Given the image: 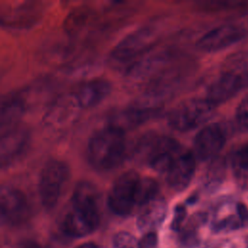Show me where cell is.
Here are the masks:
<instances>
[{
    "mask_svg": "<svg viewBox=\"0 0 248 248\" xmlns=\"http://www.w3.org/2000/svg\"><path fill=\"white\" fill-rule=\"evenodd\" d=\"M24 100L16 94H7L1 100L0 131L5 132L18 126L25 111Z\"/></svg>",
    "mask_w": 248,
    "mask_h": 248,
    "instance_id": "e0dca14e",
    "label": "cell"
},
{
    "mask_svg": "<svg viewBox=\"0 0 248 248\" xmlns=\"http://www.w3.org/2000/svg\"><path fill=\"white\" fill-rule=\"evenodd\" d=\"M186 217V208L185 206L179 204L176 205V207L174 208V214H173V218L170 224V229L174 232H178L181 230L182 224L185 220Z\"/></svg>",
    "mask_w": 248,
    "mask_h": 248,
    "instance_id": "484cf974",
    "label": "cell"
},
{
    "mask_svg": "<svg viewBox=\"0 0 248 248\" xmlns=\"http://www.w3.org/2000/svg\"><path fill=\"white\" fill-rule=\"evenodd\" d=\"M137 218V226L143 232H151L158 229L167 215V202L164 199H154L140 207Z\"/></svg>",
    "mask_w": 248,
    "mask_h": 248,
    "instance_id": "2e32d148",
    "label": "cell"
},
{
    "mask_svg": "<svg viewBox=\"0 0 248 248\" xmlns=\"http://www.w3.org/2000/svg\"><path fill=\"white\" fill-rule=\"evenodd\" d=\"M140 175L128 170L121 173L112 183L108 195L109 209L119 216L129 215L137 205L138 185Z\"/></svg>",
    "mask_w": 248,
    "mask_h": 248,
    "instance_id": "8992f818",
    "label": "cell"
},
{
    "mask_svg": "<svg viewBox=\"0 0 248 248\" xmlns=\"http://www.w3.org/2000/svg\"><path fill=\"white\" fill-rule=\"evenodd\" d=\"M99 193L88 181H80L72 196V209L62 221V231L73 237H82L94 232L100 224Z\"/></svg>",
    "mask_w": 248,
    "mask_h": 248,
    "instance_id": "6da1fadb",
    "label": "cell"
},
{
    "mask_svg": "<svg viewBox=\"0 0 248 248\" xmlns=\"http://www.w3.org/2000/svg\"><path fill=\"white\" fill-rule=\"evenodd\" d=\"M88 12L85 9H77L68 15L64 27L69 33L77 32L87 21Z\"/></svg>",
    "mask_w": 248,
    "mask_h": 248,
    "instance_id": "7402d4cb",
    "label": "cell"
},
{
    "mask_svg": "<svg viewBox=\"0 0 248 248\" xmlns=\"http://www.w3.org/2000/svg\"><path fill=\"white\" fill-rule=\"evenodd\" d=\"M26 248H41L40 246H38L35 243H29L28 245H26Z\"/></svg>",
    "mask_w": 248,
    "mask_h": 248,
    "instance_id": "f546056e",
    "label": "cell"
},
{
    "mask_svg": "<svg viewBox=\"0 0 248 248\" xmlns=\"http://www.w3.org/2000/svg\"><path fill=\"white\" fill-rule=\"evenodd\" d=\"M247 248H248V240H247Z\"/></svg>",
    "mask_w": 248,
    "mask_h": 248,
    "instance_id": "4dcf8cb0",
    "label": "cell"
},
{
    "mask_svg": "<svg viewBox=\"0 0 248 248\" xmlns=\"http://www.w3.org/2000/svg\"><path fill=\"white\" fill-rule=\"evenodd\" d=\"M232 170L238 186L243 190H248V142L232 155Z\"/></svg>",
    "mask_w": 248,
    "mask_h": 248,
    "instance_id": "ffe728a7",
    "label": "cell"
},
{
    "mask_svg": "<svg viewBox=\"0 0 248 248\" xmlns=\"http://www.w3.org/2000/svg\"><path fill=\"white\" fill-rule=\"evenodd\" d=\"M170 59V55L167 52L145 56L129 67L128 76L134 80H143L164 69Z\"/></svg>",
    "mask_w": 248,
    "mask_h": 248,
    "instance_id": "ac0fdd59",
    "label": "cell"
},
{
    "mask_svg": "<svg viewBox=\"0 0 248 248\" xmlns=\"http://www.w3.org/2000/svg\"><path fill=\"white\" fill-rule=\"evenodd\" d=\"M235 119L241 129H248V96L238 105L235 112Z\"/></svg>",
    "mask_w": 248,
    "mask_h": 248,
    "instance_id": "d4e9b609",
    "label": "cell"
},
{
    "mask_svg": "<svg viewBox=\"0 0 248 248\" xmlns=\"http://www.w3.org/2000/svg\"><path fill=\"white\" fill-rule=\"evenodd\" d=\"M243 87L239 72L229 71L222 74L209 85L205 98L216 107L232 98Z\"/></svg>",
    "mask_w": 248,
    "mask_h": 248,
    "instance_id": "7c38bea8",
    "label": "cell"
},
{
    "mask_svg": "<svg viewBox=\"0 0 248 248\" xmlns=\"http://www.w3.org/2000/svg\"><path fill=\"white\" fill-rule=\"evenodd\" d=\"M112 246L113 248H138V242L131 233L120 232L114 235Z\"/></svg>",
    "mask_w": 248,
    "mask_h": 248,
    "instance_id": "603a6c76",
    "label": "cell"
},
{
    "mask_svg": "<svg viewBox=\"0 0 248 248\" xmlns=\"http://www.w3.org/2000/svg\"><path fill=\"white\" fill-rule=\"evenodd\" d=\"M69 174V167L63 161L51 159L44 165L39 176L38 191L46 209H51L57 204Z\"/></svg>",
    "mask_w": 248,
    "mask_h": 248,
    "instance_id": "3957f363",
    "label": "cell"
},
{
    "mask_svg": "<svg viewBox=\"0 0 248 248\" xmlns=\"http://www.w3.org/2000/svg\"><path fill=\"white\" fill-rule=\"evenodd\" d=\"M238 72H239L240 77L242 78L244 87H248V64L241 71H238Z\"/></svg>",
    "mask_w": 248,
    "mask_h": 248,
    "instance_id": "83f0119b",
    "label": "cell"
},
{
    "mask_svg": "<svg viewBox=\"0 0 248 248\" xmlns=\"http://www.w3.org/2000/svg\"><path fill=\"white\" fill-rule=\"evenodd\" d=\"M79 108L73 94L63 96L48 108L45 117L46 124L55 129L63 128L74 120Z\"/></svg>",
    "mask_w": 248,
    "mask_h": 248,
    "instance_id": "9a60e30c",
    "label": "cell"
},
{
    "mask_svg": "<svg viewBox=\"0 0 248 248\" xmlns=\"http://www.w3.org/2000/svg\"><path fill=\"white\" fill-rule=\"evenodd\" d=\"M196 170L195 155L190 150H182L166 172V180L174 191H183L190 184Z\"/></svg>",
    "mask_w": 248,
    "mask_h": 248,
    "instance_id": "8fae6325",
    "label": "cell"
},
{
    "mask_svg": "<svg viewBox=\"0 0 248 248\" xmlns=\"http://www.w3.org/2000/svg\"><path fill=\"white\" fill-rule=\"evenodd\" d=\"M226 142L225 132L217 124H209L202 128L194 139V155L200 160H208L216 156Z\"/></svg>",
    "mask_w": 248,
    "mask_h": 248,
    "instance_id": "9c48e42d",
    "label": "cell"
},
{
    "mask_svg": "<svg viewBox=\"0 0 248 248\" xmlns=\"http://www.w3.org/2000/svg\"><path fill=\"white\" fill-rule=\"evenodd\" d=\"M76 248H99V246L94 242H85V243L78 245Z\"/></svg>",
    "mask_w": 248,
    "mask_h": 248,
    "instance_id": "f1b7e54d",
    "label": "cell"
},
{
    "mask_svg": "<svg viewBox=\"0 0 248 248\" xmlns=\"http://www.w3.org/2000/svg\"><path fill=\"white\" fill-rule=\"evenodd\" d=\"M125 154V132L110 125L94 133L87 144V160L100 171L117 168L124 160Z\"/></svg>",
    "mask_w": 248,
    "mask_h": 248,
    "instance_id": "7a4b0ae2",
    "label": "cell"
},
{
    "mask_svg": "<svg viewBox=\"0 0 248 248\" xmlns=\"http://www.w3.org/2000/svg\"><path fill=\"white\" fill-rule=\"evenodd\" d=\"M180 243L186 248H194L199 244V237L194 227H188L182 230L179 237Z\"/></svg>",
    "mask_w": 248,
    "mask_h": 248,
    "instance_id": "cb8c5ba5",
    "label": "cell"
},
{
    "mask_svg": "<svg viewBox=\"0 0 248 248\" xmlns=\"http://www.w3.org/2000/svg\"><path fill=\"white\" fill-rule=\"evenodd\" d=\"M29 132L22 126H16L1 133L0 165L2 169L10 167L17 161L28 148Z\"/></svg>",
    "mask_w": 248,
    "mask_h": 248,
    "instance_id": "ba28073f",
    "label": "cell"
},
{
    "mask_svg": "<svg viewBox=\"0 0 248 248\" xmlns=\"http://www.w3.org/2000/svg\"><path fill=\"white\" fill-rule=\"evenodd\" d=\"M243 36L244 31L239 26L234 24H223L203 34L198 40L196 46L202 51H218L240 41Z\"/></svg>",
    "mask_w": 248,
    "mask_h": 248,
    "instance_id": "30bf717a",
    "label": "cell"
},
{
    "mask_svg": "<svg viewBox=\"0 0 248 248\" xmlns=\"http://www.w3.org/2000/svg\"><path fill=\"white\" fill-rule=\"evenodd\" d=\"M158 244V236L155 232H146L138 242V248H156Z\"/></svg>",
    "mask_w": 248,
    "mask_h": 248,
    "instance_id": "4316f807",
    "label": "cell"
},
{
    "mask_svg": "<svg viewBox=\"0 0 248 248\" xmlns=\"http://www.w3.org/2000/svg\"><path fill=\"white\" fill-rule=\"evenodd\" d=\"M161 108L145 107L138 103L116 112L110 117L109 125L125 132L155 117Z\"/></svg>",
    "mask_w": 248,
    "mask_h": 248,
    "instance_id": "4fadbf2b",
    "label": "cell"
},
{
    "mask_svg": "<svg viewBox=\"0 0 248 248\" xmlns=\"http://www.w3.org/2000/svg\"><path fill=\"white\" fill-rule=\"evenodd\" d=\"M159 192L158 182L151 177H142L139 181L137 205L141 207L157 198Z\"/></svg>",
    "mask_w": 248,
    "mask_h": 248,
    "instance_id": "44dd1931",
    "label": "cell"
},
{
    "mask_svg": "<svg viewBox=\"0 0 248 248\" xmlns=\"http://www.w3.org/2000/svg\"><path fill=\"white\" fill-rule=\"evenodd\" d=\"M29 215L26 196L19 189L2 186L0 190V217L3 224L18 225Z\"/></svg>",
    "mask_w": 248,
    "mask_h": 248,
    "instance_id": "52a82bcc",
    "label": "cell"
},
{
    "mask_svg": "<svg viewBox=\"0 0 248 248\" xmlns=\"http://www.w3.org/2000/svg\"><path fill=\"white\" fill-rule=\"evenodd\" d=\"M155 43V30L147 26L140 27L118 42L109 53V61L115 65L130 63L150 50Z\"/></svg>",
    "mask_w": 248,
    "mask_h": 248,
    "instance_id": "5b68a950",
    "label": "cell"
},
{
    "mask_svg": "<svg viewBox=\"0 0 248 248\" xmlns=\"http://www.w3.org/2000/svg\"><path fill=\"white\" fill-rule=\"evenodd\" d=\"M110 91V82L103 78H95L80 84L73 95L80 108H89L105 100Z\"/></svg>",
    "mask_w": 248,
    "mask_h": 248,
    "instance_id": "5bb4252c",
    "label": "cell"
},
{
    "mask_svg": "<svg viewBox=\"0 0 248 248\" xmlns=\"http://www.w3.org/2000/svg\"><path fill=\"white\" fill-rule=\"evenodd\" d=\"M214 108L215 106L206 98L187 100L177 105L169 113L168 123L174 130L188 132L208 121Z\"/></svg>",
    "mask_w": 248,
    "mask_h": 248,
    "instance_id": "277c9868",
    "label": "cell"
},
{
    "mask_svg": "<svg viewBox=\"0 0 248 248\" xmlns=\"http://www.w3.org/2000/svg\"><path fill=\"white\" fill-rule=\"evenodd\" d=\"M248 227V208L242 203H235L232 212L217 218L212 223V230L216 232H231Z\"/></svg>",
    "mask_w": 248,
    "mask_h": 248,
    "instance_id": "d6986e66",
    "label": "cell"
}]
</instances>
